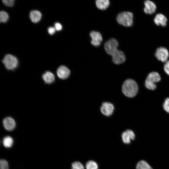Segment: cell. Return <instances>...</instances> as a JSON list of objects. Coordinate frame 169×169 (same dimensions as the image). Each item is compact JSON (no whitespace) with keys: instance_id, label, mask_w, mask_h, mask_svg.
<instances>
[{"instance_id":"obj_25","label":"cell","mask_w":169,"mask_h":169,"mask_svg":"<svg viewBox=\"0 0 169 169\" xmlns=\"http://www.w3.org/2000/svg\"><path fill=\"white\" fill-rule=\"evenodd\" d=\"M3 3L6 6L8 7L12 6L14 4V0H2Z\"/></svg>"},{"instance_id":"obj_27","label":"cell","mask_w":169,"mask_h":169,"mask_svg":"<svg viewBox=\"0 0 169 169\" xmlns=\"http://www.w3.org/2000/svg\"><path fill=\"white\" fill-rule=\"evenodd\" d=\"M54 28L57 31H60L62 28L61 24L59 23H56L54 25Z\"/></svg>"},{"instance_id":"obj_4","label":"cell","mask_w":169,"mask_h":169,"mask_svg":"<svg viewBox=\"0 0 169 169\" xmlns=\"http://www.w3.org/2000/svg\"><path fill=\"white\" fill-rule=\"evenodd\" d=\"M5 67L8 70H13L18 66V61L15 56L10 54L6 55L3 60Z\"/></svg>"},{"instance_id":"obj_18","label":"cell","mask_w":169,"mask_h":169,"mask_svg":"<svg viewBox=\"0 0 169 169\" xmlns=\"http://www.w3.org/2000/svg\"><path fill=\"white\" fill-rule=\"evenodd\" d=\"M13 142V139L10 136H6L3 139V145L6 148L11 147L12 146Z\"/></svg>"},{"instance_id":"obj_13","label":"cell","mask_w":169,"mask_h":169,"mask_svg":"<svg viewBox=\"0 0 169 169\" xmlns=\"http://www.w3.org/2000/svg\"><path fill=\"white\" fill-rule=\"evenodd\" d=\"M145 7L144 8V12L148 14L154 13L156 10V6L155 3L150 0H146L144 3Z\"/></svg>"},{"instance_id":"obj_14","label":"cell","mask_w":169,"mask_h":169,"mask_svg":"<svg viewBox=\"0 0 169 169\" xmlns=\"http://www.w3.org/2000/svg\"><path fill=\"white\" fill-rule=\"evenodd\" d=\"M154 22L157 25H161L165 26L166 25L167 19L163 14L158 13L156 15L154 18Z\"/></svg>"},{"instance_id":"obj_7","label":"cell","mask_w":169,"mask_h":169,"mask_svg":"<svg viewBox=\"0 0 169 169\" xmlns=\"http://www.w3.org/2000/svg\"><path fill=\"white\" fill-rule=\"evenodd\" d=\"M112 61L116 64H119L123 63L125 57L124 53L118 49L115 52L111 55Z\"/></svg>"},{"instance_id":"obj_26","label":"cell","mask_w":169,"mask_h":169,"mask_svg":"<svg viewBox=\"0 0 169 169\" xmlns=\"http://www.w3.org/2000/svg\"><path fill=\"white\" fill-rule=\"evenodd\" d=\"M164 69L166 73L169 75V60L165 62L164 65Z\"/></svg>"},{"instance_id":"obj_22","label":"cell","mask_w":169,"mask_h":169,"mask_svg":"<svg viewBox=\"0 0 169 169\" xmlns=\"http://www.w3.org/2000/svg\"><path fill=\"white\" fill-rule=\"evenodd\" d=\"M71 169H84V167L81 162L76 161L72 163Z\"/></svg>"},{"instance_id":"obj_5","label":"cell","mask_w":169,"mask_h":169,"mask_svg":"<svg viewBox=\"0 0 169 169\" xmlns=\"http://www.w3.org/2000/svg\"><path fill=\"white\" fill-rule=\"evenodd\" d=\"M118 41L115 39L112 38L107 41L105 44L104 48L106 52L111 55L118 50Z\"/></svg>"},{"instance_id":"obj_6","label":"cell","mask_w":169,"mask_h":169,"mask_svg":"<svg viewBox=\"0 0 169 169\" xmlns=\"http://www.w3.org/2000/svg\"><path fill=\"white\" fill-rule=\"evenodd\" d=\"M155 56L158 60L162 62H166L167 61L169 53L166 48L160 47L157 49L155 53Z\"/></svg>"},{"instance_id":"obj_3","label":"cell","mask_w":169,"mask_h":169,"mask_svg":"<svg viewBox=\"0 0 169 169\" xmlns=\"http://www.w3.org/2000/svg\"><path fill=\"white\" fill-rule=\"evenodd\" d=\"M161 77L156 72H152L148 75L145 82V86L148 89L153 90L156 88V83L159 81Z\"/></svg>"},{"instance_id":"obj_9","label":"cell","mask_w":169,"mask_h":169,"mask_svg":"<svg viewBox=\"0 0 169 169\" xmlns=\"http://www.w3.org/2000/svg\"><path fill=\"white\" fill-rule=\"evenodd\" d=\"M135 135L133 131L130 130H127L123 132L121 135V138L123 142L126 144L131 142V140H134Z\"/></svg>"},{"instance_id":"obj_1","label":"cell","mask_w":169,"mask_h":169,"mask_svg":"<svg viewBox=\"0 0 169 169\" xmlns=\"http://www.w3.org/2000/svg\"><path fill=\"white\" fill-rule=\"evenodd\" d=\"M138 87L136 83L134 80L128 79L124 83L122 87L123 94L129 97H132L137 94Z\"/></svg>"},{"instance_id":"obj_20","label":"cell","mask_w":169,"mask_h":169,"mask_svg":"<svg viewBox=\"0 0 169 169\" xmlns=\"http://www.w3.org/2000/svg\"><path fill=\"white\" fill-rule=\"evenodd\" d=\"M86 169H98V166L97 164L95 161L90 160L88 161L85 165Z\"/></svg>"},{"instance_id":"obj_16","label":"cell","mask_w":169,"mask_h":169,"mask_svg":"<svg viewBox=\"0 0 169 169\" xmlns=\"http://www.w3.org/2000/svg\"><path fill=\"white\" fill-rule=\"evenodd\" d=\"M42 78L45 83L49 84L54 81L55 76L52 72L47 71L43 74Z\"/></svg>"},{"instance_id":"obj_15","label":"cell","mask_w":169,"mask_h":169,"mask_svg":"<svg viewBox=\"0 0 169 169\" xmlns=\"http://www.w3.org/2000/svg\"><path fill=\"white\" fill-rule=\"evenodd\" d=\"M41 17V13L37 10L32 11L30 14V18L31 21L34 23L38 22L40 20Z\"/></svg>"},{"instance_id":"obj_17","label":"cell","mask_w":169,"mask_h":169,"mask_svg":"<svg viewBox=\"0 0 169 169\" xmlns=\"http://www.w3.org/2000/svg\"><path fill=\"white\" fill-rule=\"evenodd\" d=\"M95 2L97 8L102 10L106 9L110 5V2L108 0H97Z\"/></svg>"},{"instance_id":"obj_24","label":"cell","mask_w":169,"mask_h":169,"mask_svg":"<svg viewBox=\"0 0 169 169\" xmlns=\"http://www.w3.org/2000/svg\"><path fill=\"white\" fill-rule=\"evenodd\" d=\"M163 107L167 112L169 113V97L166 98L163 103Z\"/></svg>"},{"instance_id":"obj_23","label":"cell","mask_w":169,"mask_h":169,"mask_svg":"<svg viewBox=\"0 0 169 169\" xmlns=\"http://www.w3.org/2000/svg\"><path fill=\"white\" fill-rule=\"evenodd\" d=\"M8 162L4 159L0 161V169H8Z\"/></svg>"},{"instance_id":"obj_10","label":"cell","mask_w":169,"mask_h":169,"mask_svg":"<svg viewBox=\"0 0 169 169\" xmlns=\"http://www.w3.org/2000/svg\"><path fill=\"white\" fill-rule=\"evenodd\" d=\"M92 40L91 44L94 46H99L102 41V37L101 34L99 32L92 31L90 34Z\"/></svg>"},{"instance_id":"obj_8","label":"cell","mask_w":169,"mask_h":169,"mask_svg":"<svg viewBox=\"0 0 169 169\" xmlns=\"http://www.w3.org/2000/svg\"><path fill=\"white\" fill-rule=\"evenodd\" d=\"M114 109V106L112 103L105 102L102 103L100 108V110L103 115L109 116L112 115Z\"/></svg>"},{"instance_id":"obj_19","label":"cell","mask_w":169,"mask_h":169,"mask_svg":"<svg viewBox=\"0 0 169 169\" xmlns=\"http://www.w3.org/2000/svg\"><path fill=\"white\" fill-rule=\"evenodd\" d=\"M136 169H152L150 165L145 161L141 160L137 164Z\"/></svg>"},{"instance_id":"obj_11","label":"cell","mask_w":169,"mask_h":169,"mask_svg":"<svg viewBox=\"0 0 169 169\" xmlns=\"http://www.w3.org/2000/svg\"><path fill=\"white\" fill-rule=\"evenodd\" d=\"M70 74V71L68 68L64 65L59 66L57 70L58 77L61 79L67 78Z\"/></svg>"},{"instance_id":"obj_21","label":"cell","mask_w":169,"mask_h":169,"mask_svg":"<svg viewBox=\"0 0 169 169\" xmlns=\"http://www.w3.org/2000/svg\"><path fill=\"white\" fill-rule=\"evenodd\" d=\"M9 16L5 12L1 11L0 12V21L1 22L5 23L8 20Z\"/></svg>"},{"instance_id":"obj_2","label":"cell","mask_w":169,"mask_h":169,"mask_svg":"<svg viewBox=\"0 0 169 169\" xmlns=\"http://www.w3.org/2000/svg\"><path fill=\"white\" fill-rule=\"evenodd\" d=\"M116 20L120 24L125 27H130L133 23V13L130 12H123L117 16Z\"/></svg>"},{"instance_id":"obj_12","label":"cell","mask_w":169,"mask_h":169,"mask_svg":"<svg viewBox=\"0 0 169 169\" xmlns=\"http://www.w3.org/2000/svg\"><path fill=\"white\" fill-rule=\"evenodd\" d=\"M3 124L4 128L8 131L13 130L16 126L14 120L10 117L5 118L3 120Z\"/></svg>"},{"instance_id":"obj_28","label":"cell","mask_w":169,"mask_h":169,"mask_svg":"<svg viewBox=\"0 0 169 169\" xmlns=\"http://www.w3.org/2000/svg\"><path fill=\"white\" fill-rule=\"evenodd\" d=\"M55 28L53 27H49L48 28V32L51 35L55 33Z\"/></svg>"}]
</instances>
